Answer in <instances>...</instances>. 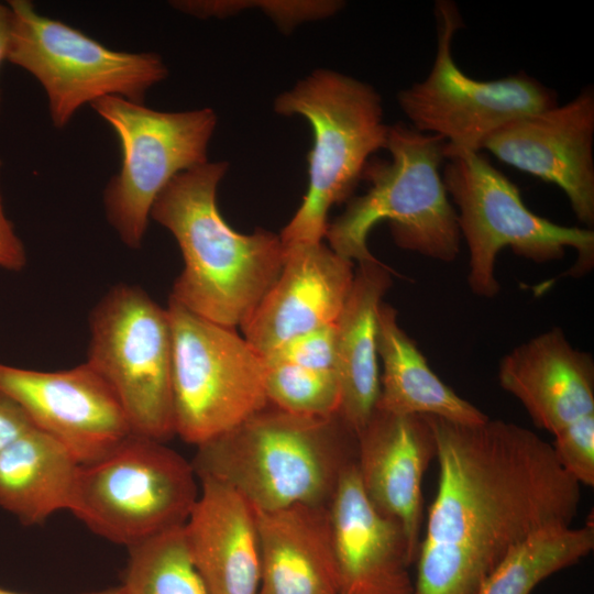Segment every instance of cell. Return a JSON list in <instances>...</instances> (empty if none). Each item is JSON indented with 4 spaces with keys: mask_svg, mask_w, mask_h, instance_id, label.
I'll list each match as a JSON object with an SVG mask.
<instances>
[{
    "mask_svg": "<svg viewBox=\"0 0 594 594\" xmlns=\"http://www.w3.org/2000/svg\"><path fill=\"white\" fill-rule=\"evenodd\" d=\"M32 427L25 411L15 402L0 394V453Z\"/></svg>",
    "mask_w": 594,
    "mask_h": 594,
    "instance_id": "cell-31",
    "label": "cell"
},
{
    "mask_svg": "<svg viewBox=\"0 0 594 594\" xmlns=\"http://www.w3.org/2000/svg\"><path fill=\"white\" fill-rule=\"evenodd\" d=\"M264 385L268 404L285 411L316 417L339 414L341 393L333 371L264 360Z\"/></svg>",
    "mask_w": 594,
    "mask_h": 594,
    "instance_id": "cell-26",
    "label": "cell"
},
{
    "mask_svg": "<svg viewBox=\"0 0 594 594\" xmlns=\"http://www.w3.org/2000/svg\"><path fill=\"white\" fill-rule=\"evenodd\" d=\"M554 436V455L580 485L594 484V414L571 422Z\"/></svg>",
    "mask_w": 594,
    "mask_h": 594,
    "instance_id": "cell-28",
    "label": "cell"
},
{
    "mask_svg": "<svg viewBox=\"0 0 594 594\" xmlns=\"http://www.w3.org/2000/svg\"><path fill=\"white\" fill-rule=\"evenodd\" d=\"M437 53L425 80L398 94L413 128L442 138L446 158L479 152L495 131L521 117L557 106L556 94L520 73L496 80L464 74L452 56L454 33L463 28L458 7L436 2Z\"/></svg>",
    "mask_w": 594,
    "mask_h": 594,
    "instance_id": "cell-12",
    "label": "cell"
},
{
    "mask_svg": "<svg viewBox=\"0 0 594 594\" xmlns=\"http://www.w3.org/2000/svg\"><path fill=\"white\" fill-rule=\"evenodd\" d=\"M255 513L258 594H340L328 505Z\"/></svg>",
    "mask_w": 594,
    "mask_h": 594,
    "instance_id": "cell-20",
    "label": "cell"
},
{
    "mask_svg": "<svg viewBox=\"0 0 594 594\" xmlns=\"http://www.w3.org/2000/svg\"><path fill=\"white\" fill-rule=\"evenodd\" d=\"M340 594H413L415 562L402 524L366 496L355 462L328 505Z\"/></svg>",
    "mask_w": 594,
    "mask_h": 594,
    "instance_id": "cell-16",
    "label": "cell"
},
{
    "mask_svg": "<svg viewBox=\"0 0 594 594\" xmlns=\"http://www.w3.org/2000/svg\"><path fill=\"white\" fill-rule=\"evenodd\" d=\"M198 495L191 462L165 442L131 433L80 465L69 510L95 534L130 548L184 526Z\"/></svg>",
    "mask_w": 594,
    "mask_h": 594,
    "instance_id": "cell-6",
    "label": "cell"
},
{
    "mask_svg": "<svg viewBox=\"0 0 594 594\" xmlns=\"http://www.w3.org/2000/svg\"><path fill=\"white\" fill-rule=\"evenodd\" d=\"M198 482L199 495L184 529L208 594H258L255 510L229 486L211 479Z\"/></svg>",
    "mask_w": 594,
    "mask_h": 594,
    "instance_id": "cell-19",
    "label": "cell"
},
{
    "mask_svg": "<svg viewBox=\"0 0 594 594\" xmlns=\"http://www.w3.org/2000/svg\"><path fill=\"white\" fill-rule=\"evenodd\" d=\"M87 363L118 398L134 435L174 437L172 329L166 308L142 288L112 287L90 315Z\"/></svg>",
    "mask_w": 594,
    "mask_h": 594,
    "instance_id": "cell-10",
    "label": "cell"
},
{
    "mask_svg": "<svg viewBox=\"0 0 594 594\" xmlns=\"http://www.w3.org/2000/svg\"><path fill=\"white\" fill-rule=\"evenodd\" d=\"M350 261L322 242L285 246L279 275L240 327L263 358L286 341L337 321L354 278Z\"/></svg>",
    "mask_w": 594,
    "mask_h": 594,
    "instance_id": "cell-15",
    "label": "cell"
},
{
    "mask_svg": "<svg viewBox=\"0 0 594 594\" xmlns=\"http://www.w3.org/2000/svg\"><path fill=\"white\" fill-rule=\"evenodd\" d=\"M337 356L336 322L299 334L263 356L298 366L334 371Z\"/></svg>",
    "mask_w": 594,
    "mask_h": 594,
    "instance_id": "cell-29",
    "label": "cell"
},
{
    "mask_svg": "<svg viewBox=\"0 0 594 594\" xmlns=\"http://www.w3.org/2000/svg\"><path fill=\"white\" fill-rule=\"evenodd\" d=\"M594 92L521 117L492 133L482 148L525 173L556 184L576 218L594 223Z\"/></svg>",
    "mask_w": 594,
    "mask_h": 594,
    "instance_id": "cell-14",
    "label": "cell"
},
{
    "mask_svg": "<svg viewBox=\"0 0 594 594\" xmlns=\"http://www.w3.org/2000/svg\"><path fill=\"white\" fill-rule=\"evenodd\" d=\"M501 386L552 435L594 414V362L574 349L560 328L518 345L499 363Z\"/></svg>",
    "mask_w": 594,
    "mask_h": 594,
    "instance_id": "cell-18",
    "label": "cell"
},
{
    "mask_svg": "<svg viewBox=\"0 0 594 594\" xmlns=\"http://www.w3.org/2000/svg\"><path fill=\"white\" fill-rule=\"evenodd\" d=\"M79 469L61 442L33 426L0 453V506L25 525L69 510Z\"/></svg>",
    "mask_w": 594,
    "mask_h": 594,
    "instance_id": "cell-23",
    "label": "cell"
},
{
    "mask_svg": "<svg viewBox=\"0 0 594 594\" xmlns=\"http://www.w3.org/2000/svg\"><path fill=\"white\" fill-rule=\"evenodd\" d=\"M90 106L112 127L122 150L121 168L103 191L107 219L127 246L139 249L165 186L177 174L208 162L217 116L209 108L157 111L119 96Z\"/></svg>",
    "mask_w": 594,
    "mask_h": 594,
    "instance_id": "cell-11",
    "label": "cell"
},
{
    "mask_svg": "<svg viewBox=\"0 0 594 594\" xmlns=\"http://www.w3.org/2000/svg\"><path fill=\"white\" fill-rule=\"evenodd\" d=\"M274 109L304 117L314 132L308 190L279 238L284 246L322 242L329 209L351 198L370 156L385 148L381 97L369 84L318 69L280 94Z\"/></svg>",
    "mask_w": 594,
    "mask_h": 594,
    "instance_id": "cell-5",
    "label": "cell"
},
{
    "mask_svg": "<svg viewBox=\"0 0 594 594\" xmlns=\"http://www.w3.org/2000/svg\"><path fill=\"white\" fill-rule=\"evenodd\" d=\"M175 433L199 446L268 405L264 360L234 329L169 297Z\"/></svg>",
    "mask_w": 594,
    "mask_h": 594,
    "instance_id": "cell-8",
    "label": "cell"
},
{
    "mask_svg": "<svg viewBox=\"0 0 594 594\" xmlns=\"http://www.w3.org/2000/svg\"><path fill=\"white\" fill-rule=\"evenodd\" d=\"M436 457L429 416L375 408L356 435L355 464L374 507L398 520L415 562L422 519V479Z\"/></svg>",
    "mask_w": 594,
    "mask_h": 594,
    "instance_id": "cell-17",
    "label": "cell"
},
{
    "mask_svg": "<svg viewBox=\"0 0 594 594\" xmlns=\"http://www.w3.org/2000/svg\"><path fill=\"white\" fill-rule=\"evenodd\" d=\"M26 264L24 245L16 235L12 222L7 218L0 193V267L20 271Z\"/></svg>",
    "mask_w": 594,
    "mask_h": 594,
    "instance_id": "cell-30",
    "label": "cell"
},
{
    "mask_svg": "<svg viewBox=\"0 0 594 594\" xmlns=\"http://www.w3.org/2000/svg\"><path fill=\"white\" fill-rule=\"evenodd\" d=\"M7 59L33 75L45 90L53 125L63 129L86 103L119 96L143 103L167 76L154 53L111 50L62 21L37 13L28 0H10Z\"/></svg>",
    "mask_w": 594,
    "mask_h": 594,
    "instance_id": "cell-9",
    "label": "cell"
},
{
    "mask_svg": "<svg viewBox=\"0 0 594 594\" xmlns=\"http://www.w3.org/2000/svg\"><path fill=\"white\" fill-rule=\"evenodd\" d=\"M176 9L199 18L227 16L246 8H258L277 25L289 31L306 21L327 18L341 9L342 2L331 0H268V1H173Z\"/></svg>",
    "mask_w": 594,
    "mask_h": 594,
    "instance_id": "cell-27",
    "label": "cell"
},
{
    "mask_svg": "<svg viewBox=\"0 0 594 594\" xmlns=\"http://www.w3.org/2000/svg\"><path fill=\"white\" fill-rule=\"evenodd\" d=\"M447 142L403 123L388 127L385 148L391 160L372 158L362 179L370 188L348 200L344 211L328 226L330 249L359 263L376 257L367 248L375 224L389 222L395 243L442 262L460 252L457 211L449 201L440 167Z\"/></svg>",
    "mask_w": 594,
    "mask_h": 594,
    "instance_id": "cell-4",
    "label": "cell"
},
{
    "mask_svg": "<svg viewBox=\"0 0 594 594\" xmlns=\"http://www.w3.org/2000/svg\"><path fill=\"white\" fill-rule=\"evenodd\" d=\"M227 162H206L177 174L154 201L151 216L176 239L184 268L170 298L216 323L241 327L280 273L279 234L234 231L217 206Z\"/></svg>",
    "mask_w": 594,
    "mask_h": 594,
    "instance_id": "cell-2",
    "label": "cell"
},
{
    "mask_svg": "<svg viewBox=\"0 0 594 594\" xmlns=\"http://www.w3.org/2000/svg\"><path fill=\"white\" fill-rule=\"evenodd\" d=\"M1 165H2V161H1V158H0V166H1Z\"/></svg>",
    "mask_w": 594,
    "mask_h": 594,
    "instance_id": "cell-34",
    "label": "cell"
},
{
    "mask_svg": "<svg viewBox=\"0 0 594 594\" xmlns=\"http://www.w3.org/2000/svg\"><path fill=\"white\" fill-rule=\"evenodd\" d=\"M442 178L459 209L458 226L470 251L468 283L477 296L497 295L495 262L506 246L539 263L559 260L573 248L578 253L573 272L583 274L593 267L594 232L560 226L530 211L518 187L479 152L449 158Z\"/></svg>",
    "mask_w": 594,
    "mask_h": 594,
    "instance_id": "cell-7",
    "label": "cell"
},
{
    "mask_svg": "<svg viewBox=\"0 0 594 594\" xmlns=\"http://www.w3.org/2000/svg\"><path fill=\"white\" fill-rule=\"evenodd\" d=\"M0 594H21L0 587ZM87 594H120L119 587L107 588L102 591L91 592Z\"/></svg>",
    "mask_w": 594,
    "mask_h": 594,
    "instance_id": "cell-33",
    "label": "cell"
},
{
    "mask_svg": "<svg viewBox=\"0 0 594 594\" xmlns=\"http://www.w3.org/2000/svg\"><path fill=\"white\" fill-rule=\"evenodd\" d=\"M356 459V435L341 416H304L271 404L199 446L197 479L241 495L255 512L329 505L343 471Z\"/></svg>",
    "mask_w": 594,
    "mask_h": 594,
    "instance_id": "cell-3",
    "label": "cell"
},
{
    "mask_svg": "<svg viewBox=\"0 0 594 594\" xmlns=\"http://www.w3.org/2000/svg\"><path fill=\"white\" fill-rule=\"evenodd\" d=\"M184 526L128 548L120 594H208L191 559Z\"/></svg>",
    "mask_w": 594,
    "mask_h": 594,
    "instance_id": "cell-25",
    "label": "cell"
},
{
    "mask_svg": "<svg viewBox=\"0 0 594 594\" xmlns=\"http://www.w3.org/2000/svg\"><path fill=\"white\" fill-rule=\"evenodd\" d=\"M377 353L383 364L376 407L402 415H424L463 425L488 417L443 383L400 328L397 311L382 302L377 316Z\"/></svg>",
    "mask_w": 594,
    "mask_h": 594,
    "instance_id": "cell-22",
    "label": "cell"
},
{
    "mask_svg": "<svg viewBox=\"0 0 594 594\" xmlns=\"http://www.w3.org/2000/svg\"><path fill=\"white\" fill-rule=\"evenodd\" d=\"M391 285L392 271L384 263L377 258L359 263L336 321L339 415L355 435L369 421L380 395L377 316Z\"/></svg>",
    "mask_w": 594,
    "mask_h": 594,
    "instance_id": "cell-21",
    "label": "cell"
},
{
    "mask_svg": "<svg viewBox=\"0 0 594 594\" xmlns=\"http://www.w3.org/2000/svg\"><path fill=\"white\" fill-rule=\"evenodd\" d=\"M11 33V10L8 4L0 3V65L7 59Z\"/></svg>",
    "mask_w": 594,
    "mask_h": 594,
    "instance_id": "cell-32",
    "label": "cell"
},
{
    "mask_svg": "<svg viewBox=\"0 0 594 594\" xmlns=\"http://www.w3.org/2000/svg\"><path fill=\"white\" fill-rule=\"evenodd\" d=\"M429 419L439 481L413 594H477L512 547L540 529L571 525L581 485L552 446L525 427Z\"/></svg>",
    "mask_w": 594,
    "mask_h": 594,
    "instance_id": "cell-1",
    "label": "cell"
},
{
    "mask_svg": "<svg viewBox=\"0 0 594 594\" xmlns=\"http://www.w3.org/2000/svg\"><path fill=\"white\" fill-rule=\"evenodd\" d=\"M0 394L80 465L100 460L132 433L114 393L87 362L56 372L0 363Z\"/></svg>",
    "mask_w": 594,
    "mask_h": 594,
    "instance_id": "cell-13",
    "label": "cell"
},
{
    "mask_svg": "<svg viewBox=\"0 0 594 594\" xmlns=\"http://www.w3.org/2000/svg\"><path fill=\"white\" fill-rule=\"evenodd\" d=\"M593 548L592 524L540 529L506 552L477 594H530L542 580L575 564Z\"/></svg>",
    "mask_w": 594,
    "mask_h": 594,
    "instance_id": "cell-24",
    "label": "cell"
}]
</instances>
